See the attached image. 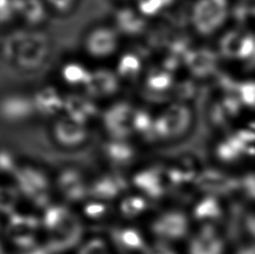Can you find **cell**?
Instances as JSON below:
<instances>
[{
    "mask_svg": "<svg viewBox=\"0 0 255 254\" xmlns=\"http://www.w3.org/2000/svg\"><path fill=\"white\" fill-rule=\"evenodd\" d=\"M51 52L48 36L34 28L10 32L2 43L3 60L22 72L40 70L48 61Z\"/></svg>",
    "mask_w": 255,
    "mask_h": 254,
    "instance_id": "cell-1",
    "label": "cell"
},
{
    "mask_svg": "<svg viewBox=\"0 0 255 254\" xmlns=\"http://www.w3.org/2000/svg\"><path fill=\"white\" fill-rule=\"evenodd\" d=\"M14 185L21 197L39 209L51 204V182L42 169L33 165H18L13 173Z\"/></svg>",
    "mask_w": 255,
    "mask_h": 254,
    "instance_id": "cell-2",
    "label": "cell"
},
{
    "mask_svg": "<svg viewBox=\"0 0 255 254\" xmlns=\"http://www.w3.org/2000/svg\"><path fill=\"white\" fill-rule=\"evenodd\" d=\"M193 113L187 104L174 102L155 116L156 141L177 140L193 127Z\"/></svg>",
    "mask_w": 255,
    "mask_h": 254,
    "instance_id": "cell-3",
    "label": "cell"
},
{
    "mask_svg": "<svg viewBox=\"0 0 255 254\" xmlns=\"http://www.w3.org/2000/svg\"><path fill=\"white\" fill-rule=\"evenodd\" d=\"M229 14L228 0H197L190 11V21L201 36H210L223 25Z\"/></svg>",
    "mask_w": 255,
    "mask_h": 254,
    "instance_id": "cell-4",
    "label": "cell"
},
{
    "mask_svg": "<svg viewBox=\"0 0 255 254\" xmlns=\"http://www.w3.org/2000/svg\"><path fill=\"white\" fill-rule=\"evenodd\" d=\"M40 229V217L17 212L7 218L4 234L14 248L21 251L38 244V233Z\"/></svg>",
    "mask_w": 255,
    "mask_h": 254,
    "instance_id": "cell-5",
    "label": "cell"
},
{
    "mask_svg": "<svg viewBox=\"0 0 255 254\" xmlns=\"http://www.w3.org/2000/svg\"><path fill=\"white\" fill-rule=\"evenodd\" d=\"M189 228V217L179 209L166 210L157 215L150 224V231L155 241L169 244L185 239Z\"/></svg>",
    "mask_w": 255,
    "mask_h": 254,
    "instance_id": "cell-6",
    "label": "cell"
},
{
    "mask_svg": "<svg viewBox=\"0 0 255 254\" xmlns=\"http://www.w3.org/2000/svg\"><path fill=\"white\" fill-rule=\"evenodd\" d=\"M132 187L149 201L162 199L169 192L165 165H152L138 170L131 176Z\"/></svg>",
    "mask_w": 255,
    "mask_h": 254,
    "instance_id": "cell-7",
    "label": "cell"
},
{
    "mask_svg": "<svg viewBox=\"0 0 255 254\" xmlns=\"http://www.w3.org/2000/svg\"><path fill=\"white\" fill-rule=\"evenodd\" d=\"M135 109L126 101H119L107 107L101 116V122L108 138L129 139L133 135L132 121Z\"/></svg>",
    "mask_w": 255,
    "mask_h": 254,
    "instance_id": "cell-8",
    "label": "cell"
},
{
    "mask_svg": "<svg viewBox=\"0 0 255 254\" xmlns=\"http://www.w3.org/2000/svg\"><path fill=\"white\" fill-rule=\"evenodd\" d=\"M193 186L204 195L220 198L241 189V179L216 169H202L197 176Z\"/></svg>",
    "mask_w": 255,
    "mask_h": 254,
    "instance_id": "cell-9",
    "label": "cell"
},
{
    "mask_svg": "<svg viewBox=\"0 0 255 254\" xmlns=\"http://www.w3.org/2000/svg\"><path fill=\"white\" fill-rule=\"evenodd\" d=\"M131 182L121 172H107L89 183V199L110 203L126 195Z\"/></svg>",
    "mask_w": 255,
    "mask_h": 254,
    "instance_id": "cell-10",
    "label": "cell"
},
{
    "mask_svg": "<svg viewBox=\"0 0 255 254\" xmlns=\"http://www.w3.org/2000/svg\"><path fill=\"white\" fill-rule=\"evenodd\" d=\"M56 189L66 202H86L89 199V183L78 169L66 167L56 178Z\"/></svg>",
    "mask_w": 255,
    "mask_h": 254,
    "instance_id": "cell-11",
    "label": "cell"
},
{
    "mask_svg": "<svg viewBox=\"0 0 255 254\" xmlns=\"http://www.w3.org/2000/svg\"><path fill=\"white\" fill-rule=\"evenodd\" d=\"M219 49L225 59L246 62L255 52V35L239 30L228 31L221 38Z\"/></svg>",
    "mask_w": 255,
    "mask_h": 254,
    "instance_id": "cell-12",
    "label": "cell"
},
{
    "mask_svg": "<svg viewBox=\"0 0 255 254\" xmlns=\"http://www.w3.org/2000/svg\"><path fill=\"white\" fill-rule=\"evenodd\" d=\"M108 236L109 243L121 254H144L148 248L145 235L133 226H114Z\"/></svg>",
    "mask_w": 255,
    "mask_h": 254,
    "instance_id": "cell-13",
    "label": "cell"
},
{
    "mask_svg": "<svg viewBox=\"0 0 255 254\" xmlns=\"http://www.w3.org/2000/svg\"><path fill=\"white\" fill-rule=\"evenodd\" d=\"M83 237V223L75 215L65 227H61L52 234H47L44 242L52 254H62L79 248L84 241Z\"/></svg>",
    "mask_w": 255,
    "mask_h": 254,
    "instance_id": "cell-14",
    "label": "cell"
},
{
    "mask_svg": "<svg viewBox=\"0 0 255 254\" xmlns=\"http://www.w3.org/2000/svg\"><path fill=\"white\" fill-rule=\"evenodd\" d=\"M51 133L56 144L65 149L80 147L89 135L86 126L77 123L64 114L53 122Z\"/></svg>",
    "mask_w": 255,
    "mask_h": 254,
    "instance_id": "cell-15",
    "label": "cell"
},
{
    "mask_svg": "<svg viewBox=\"0 0 255 254\" xmlns=\"http://www.w3.org/2000/svg\"><path fill=\"white\" fill-rule=\"evenodd\" d=\"M119 35L116 29L98 26L87 33L84 40V48L94 59H107L117 51Z\"/></svg>",
    "mask_w": 255,
    "mask_h": 254,
    "instance_id": "cell-16",
    "label": "cell"
},
{
    "mask_svg": "<svg viewBox=\"0 0 255 254\" xmlns=\"http://www.w3.org/2000/svg\"><path fill=\"white\" fill-rule=\"evenodd\" d=\"M165 168L169 191L183 189L190 185L193 186L201 171L198 168L195 159L190 156H180L165 165Z\"/></svg>",
    "mask_w": 255,
    "mask_h": 254,
    "instance_id": "cell-17",
    "label": "cell"
},
{
    "mask_svg": "<svg viewBox=\"0 0 255 254\" xmlns=\"http://www.w3.org/2000/svg\"><path fill=\"white\" fill-rule=\"evenodd\" d=\"M226 241L216 226H201L188 243V254H224Z\"/></svg>",
    "mask_w": 255,
    "mask_h": 254,
    "instance_id": "cell-18",
    "label": "cell"
},
{
    "mask_svg": "<svg viewBox=\"0 0 255 254\" xmlns=\"http://www.w3.org/2000/svg\"><path fill=\"white\" fill-rule=\"evenodd\" d=\"M183 63L193 77L205 79L217 73L219 56L214 50L207 47L190 49Z\"/></svg>",
    "mask_w": 255,
    "mask_h": 254,
    "instance_id": "cell-19",
    "label": "cell"
},
{
    "mask_svg": "<svg viewBox=\"0 0 255 254\" xmlns=\"http://www.w3.org/2000/svg\"><path fill=\"white\" fill-rule=\"evenodd\" d=\"M101 154L107 164L114 168L121 169L134 161L137 151L129 139L108 138L101 146Z\"/></svg>",
    "mask_w": 255,
    "mask_h": 254,
    "instance_id": "cell-20",
    "label": "cell"
},
{
    "mask_svg": "<svg viewBox=\"0 0 255 254\" xmlns=\"http://www.w3.org/2000/svg\"><path fill=\"white\" fill-rule=\"evenodd\" d=\"M84 88L86 90V95L93 100L108 98L119 91L120 77L117 72L109 69H97L92 72L89 81Z\"/></svg>",
    "mask_w": 255,
    "mask_h": 254,
    "instance_id": "cell-21",
    "label": "cell"
},
{
    "mask_svg": "<svg viewBox=\"0 0 255 254\" xmlns=\"http://www.w3.org/2000/svg\"><path fill=\"white\" fill-rule=\"evenodd\" d=\"M63 114L77 123L87 126L98 116V107L87 95L70 94L65 96Z\"/></svg>",
    "mask_w": 255,
    "mask_h": 254,
    "instance_id": "cell-22",
    "label": "cell"
},
{
    "mask_svg": "<svg viewBox=\"0 0 255 254\" xmlns=\"http://www.w3.org/2000/svg\"><path fill=\"white\" fill-rule=\"evenodd\" d=\"M35 112L44 117H56L64 114L65 97L52 86H45L32 99Z\"/></svg>",
    "mask_w": 255,
    "mask_h": 254,
    "instance_id": "cell-23",
    "label": "cell"
},
{
    "mask_svg": "<svg viewBox=\"0 0 255 254\" xmlns=\"http://www.w3.org/2000/svg\"><path fill=\"white\" fill-rule=\"evenodd\" d=\"M224 207L221 199L215 196L204 195L193 207L192 216L197 222L205 225L215 226L223 219Z\"/></svg>",
    "mask_w": 255,
    "mask_h": 254,
    "instance_id": "cell-24",
    "label": "cell"
},
{
    "mask_svg": "<svg viewBox=\"0 0 255 254\" xmlns=\"http://www.w3.org/2000/svg\"><path fill=\"white\" fill-rule=\"evenodd\" d=\"M74 216L75 214L69 206L59 203H51L43 209L40 216L42 229L47 234H52L69 223Z\"/></svg>",
    "mask_w": 255,
    "mask_h": 254,
    "instance_id": "cell-25",
    "label": "cell"
},
{
    "mask_svg": "<svg viewBox=\"0 0 255 254\" xmlns=\"http://www.w3.org/2000/svg\"><path fill=\"white\" fill-rule=\"evenodd\" d=\"M116 31L128 36L141 34L146 29L145 17L139 11L131 8H123L115 15Z\"/></svg>",
    "mask_w": 255,
    "mask_h": 254,
    "instance_id": "cell-26",
    "label": "cell"
},
{
    "mask_svg": "<svg viewBox=\"0 0 255 254\" xmlns=\"http://www.w3.org/2000/svg\"><path fill=\"white\" fill-rule=\"evenodd\" d=\"M34 112L32 99L29 100L23 96L8 97L1 106L2 117L10 122L24 121Z\"/></svg>",
    "mask_w": 255,
    "mask_h": 254,
    "instance_id": "cell-27",
    "label": "cell"
},
{
    "mask_svg": "<svg viewBox=\"0 0 255 254\" xmlns=\"http://www.w3.org/2000/svg\"><path fill=\"white\" fill-rule=\"evenodd\" d=\"M15 14L30 26L41 24L45 17V3L43 0H12Z\"/></svg>",
    "mask_w": 255,
    "mask_h": 254,
    "instance_id": "cell-28",
    "label": "cell"
},
{
    "mask_svg": "<svg viewBox=\"0 0 255 254\" xmlns=\"http://www.w3.org/2000/svg\"><path fill=\"white\" fill-rule=\"evenodd\" d=\"M150 201L138 192L126 194L119 202L118 211L125 220H134L145 215L149 210Z\"/></svg>",
    "mask_w": 255,
    "mask_h": 254,
    "instance_id": "cell-29",
    "label": "cell"
},
{
    "mask_svg": "<svg viewBox=\"0 0 255 254\" xmlns=\"http://www.w3.org/2000/svg\"><path fill=\"white\" fill-rule=\"evenodd\" d=\"M132 130L133 135L145 142H156L155 116L145 109H135Z\"/></svg>",
    "mask_w": 255,
    "mask_h": 254,
    "instance_id": "cell-30",
    "label": "cell"
},
{
    "mask_svg": "<svg viewBox=\"0 0 255 254\" xmlns=\"http://www.w3.org/2000/svg\"><path fill=\"white\" fill-rule=\"evenodd\" d=\"M142 70V58L136 52H129L121 56L117 65L118 76L125 79H136Z\"/></svg>",
    "mask_w": 255,
    "mask_h": 254,
    "instance_id": "cell-31",
    "label": "cell"
},
{
    "mask_svg": "<svg viewBox=\"0 0 255 254\" xmlns=\"http://www.w3.org/2000/svg\"><path fill=\"white\" fill-rule=\"evenodd\" d=\"M92 72L80 63L70 62L63 66L62 79L72 86H85L89 81Z\"/></svg>",
    "mask_w": 255,
    "mask_h": 254,
    "instance_id": "cell-32",
    "label": "cell"
},
{
    "mask_svg": "<svg viewBox=\"0 0 255 254\" xmlns=\"http://www.w3.org/2000/svg\"><path fill=\"white\" fill-rule=\"evenodd\" d=\"M82 213L84 218L90 221H103L111 213L110 203L98 199H88L83 205Z\"/></svg>",
    "mask_w": 255,
    "mask_h": 254,
    "instance_id": "cell-33",
    "label": "cell"
},
{
    "mask_svg": "<svg viewBox=\"0 0 255 254\" xmlns=\"http://www.w3.org/2000/svg\"><path fill=\"white\" fill-rule=\"evenodd\" d=\"M20 193L17 189L15 185H7L2 186L1 188V199H0V206H1V213L5 218L10 217L15 213H17V206L20 200Z\"/></svg>",
    "mask_w": 255,
    "mask_h": 254,
    "instance_id": "cell-34",
    "label": "cell"
},
{
    "mask_svg": "<svg viewBox=\"0 0 255 254\" xmlns=\"http://www.w3.org/2000/svg\"><path fill=\"white\" fill-rule=\"evenodd\" d=\"M76 254H110L109 242L101 237H92L82 241Z\"/></svg>",
    "mask_w": 255,
    "mask_h": 254,
    "instance_id": "cell-35",
    "label": "cell"
},
{
    "mask_svg": "<svg viewBox=\"0 0 255 254\" xmlns=\"http://www.w3.org/2000/svg\"><path fill=\"white\" fill-rule=\"evenodd\" d=\"M174 0H138V10L144 17H153L169 8Z\"/></svg>",
    "mask_w": 255,
    "mask_h": 254,
    "instance_id": "cell-36",
    "label": "cell"
},
{
    "mask_svg": "<svg viewBox=\"0 0 255 254\" xmlns=\"http://www.w3.org/2000/svg\"><path fill=\"white\" fill-rule=\"evenodd\" d=\"M197 89L193 81L187 80L179 83L178 85H174L172 90V98L175 101L174 102H181L186 103L187 100L193 99L196 96Z\"/></svg>",
    "mask_w": 255,
    "mask_h": 254,
    "instance_id": "cell-37",
    "label": "cell"
},
{
    "mask_svg": "<svg viewBox=\"0 0 255 254\" xmlns=\"http://www.w3.org/2000/svg\"><path fill=\"white\" fill-rule=\"evenodd\" d=\"M238 96L242 107L255 109V81L238 83Z\"/></svg>",
    "mask_w": 255,
    "mask_h": 254,
    "instance_id": "cell-38",
    "label": "cell"
},
{
    "mask_svg": "<svg viewBox=\"0 0 255 254\" xmlns=\"http://www.w3.org/2000/svg\"><path fill=\"white\" fill-rule=\"evenodd\" d=\"M45 5L57 13L66 14L74 9L78 0H43Z\"/></svg>",
    "mask_w": 255,
    "mask_h": 254,
    "instance_id": "cell-39",
    "label": "cell"
},
{
    "mask_svg": "<svg viewBox=\"0 0 255 254\" xmlns=\"http://www.w3.org/2000/svg\"><path fill=\"white\" fill-rule=\"evenodd\" d=\"M144 254H179V253L172 244L155 241L152 244H149Z\"/></svg>",
    "mask_w": 255,
    "mask_h": 254,
    "instance_id": "cell-40",
    "label": "cell"
},
{
    "mask_svg": "<svg viewBox=\"0 0 255 254\" xmlns=\"http://www.w3.org/2000/svg\"><path fill=\"white\" fill-rule=\"evenodd\" d=\"M18 165H16V162L12 155L9 151L3 149L1 152V171L3 173L13 175Z\"/></svg>",
    "mask_w": 255,
    "mask_h": 254,
    "instance_id": "cell-41",
    "label": "cell"
},
{
    "mask_svg": "<svg viewBox=\"0 0 255 254\" xmlns=\"http://www.w3.org/2000/svg\"><path fill=\"white\" fill-rule=\"evenodd\" d=\"M241 189L245 192L246 195L250 199H255V173L246 176L243 179H241Z\"/></svg>",
    "mask_w": 255,
    "mask_h": 254,
    "instance_id": "cell-42",
    "label": "cell"
},
{
    "mask_svg": "<svg viewBox=\"0 0 255 254\" xmlns=\"http://www.w3.org/2000/svg\"><path fill=\"white\" fill-rule=\"evenodd\" d=\"M12 0H1V20L2 22L10 20L15 16Z\"/></svg>",
    "mask_w": 255,
    "mask_h": 254,
    "instance_id": "cell-43",
    "label": "cell"
},
{
    "mask_svg": "<svg viewBox=\"0 0 255 254\" xmlns=\"http://www.w3.org/2000/svg\"><path fill=\"white\" fill-rule=\"evenodd\" d=\"M17 254H52V253L45 242H38L31 248L17 251Z\"/></svg>",
    "mask_w": 255,
    "mask_h": 254,
    "instance_id": "cell-44",
    "label": "cell"
},
{
    "mask_svg": "<svg viewBox=\"0 0 255 254\" xmlns=\"http://www.w3.org/2000/svg\"><path fill=\"white\" fill-rule=\"evenodd\" d=\"M235 254H255V243L242 246L238 248Z\"/></svg>",
    "mask_w": 255,
    "mask_h": 254,
    "instance_id": "cell-45",
    "label": "cell"
},
{
    "mask_svg": "<svg viewBox=\"0 0 255 254\" xmlns=\"http://www.w3.org/2000/svg\"><path fill=\"white\" fill-rule=\"evenodd\" d=\"M1 254H5V253H4V252H3V251H2V253H1Z\"/></svg>",
    "mask_w": 255,
    "mask_h": 254,
    "instance_id": "cell-46",
    "label": "cell"
},
{
    "mask_svg": "<svg viewBox=\"0 0 255 254\" xmlns=\"http://www.w3.org/2000/svg\"><path fill=\"white\" fill-rule=\"evenodd\" d=\"M244 1H249V0H244Z\"/></svg>",
    "mask_w": 255,
    "mask_h": 254,
    "instance_id": "cell-47",
    "label": "cell"
}]
</instances>
